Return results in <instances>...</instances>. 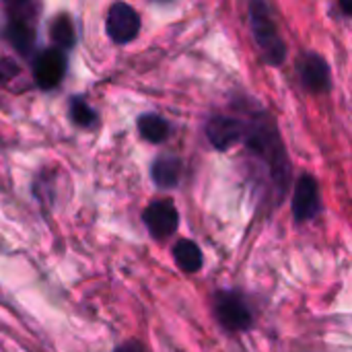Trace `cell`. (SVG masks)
Instances as JSON below:
<instances>
[{"label": "cell", "instance_id": "3", "mask_svg": "<svg viewBox=\"0 0 352 352\" xmlns=\"http://www.w3.org/2000/svg\"><path fill=\"white\" fill-rule=\"evenodd\" d=\"M214 314L219 324L229 332H245L254 326V314L237 291H219L214 295Z\"/></svg>", "mask_w": 352, "mask_h": 352}, {"label": "cell", "instance_id": "15", "mask_svg": "<svg viewBox=\"0 0 352 352\" xmlns=\"http://www.w3.org/2000/svg\"><path fill=\"white\" fill-rule=\"evenodd\" d=\"M70 118H72V122H74L76 126H80V128H91V126L95 124V120H97V113L93 111V107H91L85 99L72 97V101H70Z\"/></svg>", "mask_w": 352, "mask_h": 352}, {"label": "cell", "instance_id": "6", "mask_svg": "<svg viewBox=\"0 0 352 352\" xmlns=\"http://www.w3.org/2000/svg\"><path fill=\"white\" fill-rule=\"evenodd\" d=\"M322 210L320 188L311 175H301L293 192V217L297 223H307L316 219Z\"/></svg>", "mask_w": 352, "mask_h": 352}, {"label": "cell", "instance_id": "16", "mask_svg": "<svg viewBox=\"0 0 352 352\" xmlns=\"http://www.w3.org/2000/svg\"><path fill=\"white\" fill-rule=\"evenodd\" d=\"M113 352H144V351H142V346H140L138 342H126V344H122L120 349H116Z\"/></svg>", "mask_w": 352, "mask_h": 352}, {"label": "cell", "instance_id": "18", "mask_svg": "<svg viewBox=\"0 0 352 352\" xmlns=\"http://www.w3.org/2000/svg\"><path fill=\"white\" fill-rule=\"evenodd\" d=\"M6 2H19V0H6Z\"/></svg>", "mask_w": 352, "mask_h": 352}, {"label": "cell", "instance_id": "14", "mask_svg": "<svg viewBox=\"0 0 352 352\" xmlns=\"http://www.w3.org/2000/svg\"><path fill=\"white\" fill-rule=\"evenodd\" d=\"M50 35L54 39V43L60 50L72 47L76 41V33H74V25L70 21L68 14H58L52 23H50Z\"/></svg>", "mask_w": 352, "mask_h": 352}, {"label": "cell", "instance_id": "13", "mask_svg": "<svg viewBox=\"0 0 352 352\" xmlns=\"http://www.w3.org/2000/svg\"><path fill=\"white\" fill-rule=\"evenodd\" d=\"M6 39L12 43V47L23 54V56H29L33 43H35V35H33V29L23 23V21H12L8 27H6Z\"/></svg>", "mask_w": 352, "mask_h": 352}, {"label": "cell", "instance_id": "1", "mask_svg": "<svg viewBox=\"0 0 352 352\" xmlns=\"http://www.w3.org/2000/svg\"><path fill=\"white\" fill-rule=\"evenodd\" d=\"M243 142L248 151L266 163L270 169V177L283 194L289 184V159L285 144L280 140L278 128L270 113H258L250 122H245Z\"/></svg>", "mask_w": 352, "mask_h": 352}, {"label": "cell", "instance_id": "5", "mask_svg": "<svg viewBox=\"0 0 352 352\" xmlns=\"http://www.w3.org/2000/svg\"><path fill=\"white\" fill-rule=\"evenodd\" d=\"M142 221L155 239H167L177 231L179 214L171 200H157L151 206H146Z\"/></svg>", "mask_w": 352, "mask_h": 352}, {"label": "cell", "instance_id": "12", "mask_svg": "<svg viewBox=\"0 0 352 352\" xmlns=\"http://www.w3.org/2000/svg\"><path fill=\"white\" fill-rule=\"evenodd\" d=\"M138 132L144 140L159 144L169 136V124L157 113H144L138 118Z\"/></svg>", "mask_w": 352, "mask_h": 352}, {"label": "cell", "instance_id": "9", "mask_svg": "<svg viewBox=\"0 0 352 352\" xmlns=\"http://www.w3.org/2000/svg\"><path fill=\"white\" fill-rule=\"evenodd\" d=\"M243 132H245V122L231 116H214L206 126L208 142L217 151H227L235 142L243 140Z\"/></svg>", "mask_w": 352, "mask_h": 352}, {"label": "cell", "instance_id": "8", "mask_svg": "<svg viewBox=\"0 0 352 352\" xmlns=\"http://www.w3.org/2000/svg\"><path fill=\"white\" fill-rule=\"evenodd\" d=\"M66 72V58L60 47L43 50L33 64V76L35 82L41 89H54Z\"/></svg>", "mask_w": 352, "mask_h": 352}, {"label": "cell", "instance_id": "2", "mask_svg": "<svg viewBox=\"0 0 352 352\" xmlns=\"http://www.w3.org/2000/svg\"><path fill=\"white\" fill-rule=\"evenodd\" d=\"M250 23H252L254 39L258 47L262 50L266 62L272 66H280L287 58V43L280 37L278 27L264 0L250 2Z\"/></svg>", "mask_w": 352, "mask_h": 352}, {"label": "cell", "instance_id": "4", "mask_svg": "<svg viewBox=\"0 0 352 352\" xmlns=\"http://www.w3.org/2000/svg\"><path fill=\"white\" fill-rule=\"evenodd\" d=\"M105 29H107V35L111 37V41L128 43L140 31V16H138V12L130 4L116 2L109 8V12H107Z\"/></svg>", "mask_w": 352, "mask_h": 352}, {"label": "cell", "instance_id": "17", "mask_svg": "<svg viewBox=\"0 0 352 352\" xmlns=\"http://www.w3.org/2000/svg\"><path fill=\"white\" fill-rule=\"evenodd\" d=\"M338 2H340L342 12H344V14H349V16H352V0H338Z\"/></svg>", "mask_w": 352, "mask_h": 352}, {"label": "cell", "instance_id": "11", "mask_svg": "<svg viewBox=\"0 0 352 352\" xmlns=\"http://www.w3.org/2000/svg\"><path fill=\"white\" fill-rule=\"evenodd\" d=\"M173 258H175V264L188 272V274H194L202 268V252L200 248L190 241V239H179L175 245H173Z\"/></svg>", "mask_w": 352, "mask_h": 352}, {"label": "cell", "instance_id": "7", "mask_svg": "<svg viewBox=\"0 0 352 352\" xmlns=\"http://www.w3.org/2000/svg\"><path fill=\"white\" fill-rule=\"evenodd\" d=\"M299 78H301V85L320 95V93H328L330 87H332V78H330V68H328V62L320 56V54H305L301 60H299Z\"/></svg>", "mask_w": 352, "mask_h": 352}, {"label": "cell", "instance_id": "10", "mask_svg": "<svg viewBox=\"0 0 352 352\" xmlns=\"http://www.w3.org/2000/svg\"><path fill=\"white\" fill-rule=\"evenodd\" d=\"M153 182L163 188V190H169V188H175L179 184V177H182V163L179 159L175 157H159L155 163H153Z\"/></svg>", "mask_w": 352, "mask_h": 352}]
</instances>
